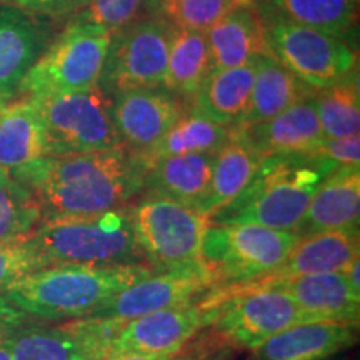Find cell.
Listing matches in <instances>:
<instances>
[{
    "label": "cell",
    "mask_w": 360,
    "mask_h": 360,
    "mask_svg": "<svg viewBox=\"0 0 360 360\" xmlns=\"http://www.w3.org/2000/svg\"><path fill=\"white\" fill-rule=\"evenodd\" d=\"M13 177L32 192L45 222L90 217L127 207L143 188V165L127 147H117L42 157Z\"/></svg>",
    "instance_id": "6da1fadb"
},
{
    "label": "cell",
    "mask_w": 360,
    "mask_h": 360,
    "mask_svg": "<svg viewBox=\"0 0 360 360\" xmlns=\"http://www.w3.org/2000/svg\"><path fill=\"white\" fill-rule=\"evenodd\" d=\"M159 270L146 265L87 267L51 265L25 274L0 289L20 312L40 319H84L101 310L112 297Z\"/></svg>",
    "instance_id": "7a4b0ae2"
},
{
    "label": "cell",
    "mask_w": 360,
    "mask_h": 360,
    "mask_svg": "<svg viewBox=\"0 0 360 360\" xmlns=\"http://www.w3.org/2000/svg\"><path fill=\"white\" fill-rule=\"evenodd\" d=\"M337 169L312 154L265 157L250 182L209 224H259L295 232L321 180Z\"/></svg>",
    "instance_id": "3957f363"
},
{
    "label": "cell",
    "mask_w": 360,
    "mask_h": 360,
    "mask_svg": "<svg viewBox=\"0 0 360 360\" xmlns=\"http://www.w3.org/2000/svg\"><path fill=\"white\" fill-rule=\"evenodd\" d=\"M25 244L42 267H152L135 238L130 207L90 217L45 220Z\"/></svg>",
    "instance_id": "277c9868"
},
{
    "label": "cell",
    "mask_w": 360,
    "mask_h": 360,
    "mask_svg": "<svg viewBox=\"0 0 360 360\" xmlns=\"http://www.w3.org/2000/svg\"><path fill=\"white\" fill-rule=\"evenodd\" d=\"M110 40L109 30L77 15L47 45L17 92L25 97H49L97 87Z\"/></svg>",
    "instance_id": "5b68a950"
},
{
    "label": "cell",
    "mask_w": 360,
    "mask_h": 360,
    "mask_svg": "<svg viewBox=\"0 0 360 360\" xmlns=\"http://www.w3.org/2000/svg\"><path fill=\"white\" fill-rule=\"evenodd\" d=\"M215 304L212 326L217 334L233 345L254 350L269 337L292 326L315 319L297 305L289 295L274 287L236 283L207 292Z\"/></svg>",
    "instance_id": "8992f818"
},
{
    "label": "cell",
    "mask_w": 360,
    "mask_h": 360,
    "mask_svg": "<svg viewBox=\"0 0 360 360\" xmlns=\"http://www.w3.org/2000/svg\"><path fill=\"white\" fill-rule=\"evenodd\" d=\"M137 244L155 270L182 269L204 262L205 233L209 219L167 197L147 193L130 207Z\"/></svg>",
    "instance_id": "52a82bcc"
},
{
    "label": "cell",
    "mask_w": 360,
    "mask_h": 360,
    "mask_svg": "<svg viewBox=\"0 0 360 360\" xmlns=\"http://www.w3.org/2000/svg\"><path fill=\"white\" fill-rule=\"evenodd\" d=\"M299 233L277 231L259 224L209 225L202 260L217 285L245 283L267 277L289 257Z\"/></svg>",
    "instance_id": "ba28073f"
},
{
    "label": "cell",
    "mask_w": 360,
    "mask_h": 360,
    "mask_svg": "<svg viewBox=\"0 0 360 360\" xmlns=\"http://www.w3.org/2000/svg\"><path fill=\"white\" fill-rule=\"evenodd\" d=\"M47 141V155H75L124 147L112 117V98L102 89L34 97Z\"/></svg>",
    "instance_id": "9c48e42d"
},
{
    "label": "cell",
    "mask_w": 360,
    "mask_h": 360,
    "mask_svg": "<svg viewBox=\"0 0 360 360\" xmlns=\"http://www.w3.org/2000/svg\"><path fill=\"white\" fill-rule=\"evenodd\" d=\"M265 42L276 60L312 90H323L357 70V53L334 35L259 12Z\"/></svg>",
    "instance_id": "30bf717a"
},
{
    "label": "cell",
    "mask_w": 360,
    "mask_h": 360,
    "mask_svg": "<svg viewBox=\"0 0 360 360\" xmlns=\"http://www.w3.org/2000/svg\"><path fill=\"white\" fill-rule=\"evenodd\" d=\"M172 25L162 17L135 20L112 35L98 89L107 96L162 87L167 74Z\"/></svg>",
    "instance_id": "8fae6325"
},
{
    "label": "cell",
    "mask_w": 360,
    "mask_h": 360,
    "mask_svg": "<svg viewBox=\"0 0 360 360\" xmlns=\"http://www.w3.org/2000/svg\"><path fill=\"white\" fill-rule=\"evenodd\" d=\"M215 285L217 281L205 262L159 270L125 287L90 317L129 322L157 310L191 304L195 297L205 295Z\"/></svg>",
    "instance_id": "7c38bea8"
},
{
    "label": "cell",
    "mask_w": 360,
    "mask_h": 360,
    "mask_svg": "<svg viewBox=\"0 0 360 360\" xmlns=\"http://www.w3.org/2000/svg\"><path fill=\"white\" fill-rule=\"evenodd\" d=\"M120 323L84 317L57 327L13 328L7 344L13 360H109Z\"/></svg>",
    "instance_id": "4fadbf2b"
},
{
    "label": "cell",
    "mask_w": 360,
    "mask_h": 360,
    "mask_svg": "<svg viewBox=\"0 0 360 360\" xmlns=\"http://www.w3.org/2000/svg\"><path fill=\"white\" fill-rule=\"evenodd\" d=\"M215 317V304L202 299L199 304L157 310L134 321L122 322L110 344V359L117 355L146 354L174 355Z\"/></svg>",
    "instance_id": "5bb4252c"
},
{
    "label": "cell",
    "mask_w": 360,
    "mask_h": 360,
    "mask_svg": "<svg viewBox=\"0 0 360 360\" xmlns=\"http://www.w3.org/2000/svg\"><path fill=\"white\" fill-rule=\"evenodd\" d=\"M110 98L120 141L134 154L150 148L187 114L180 97L167 89H130L117 92Z\"/></svg>",
    "instance_id": "9a60e30c"
},
{
    "label": "cell",
    "mask_w": 360,
    "mask_h": 360,
    "mask_svg": "<svg viewBox=\"0 0 360 360\" xmlns=\"http://www.w3.org/2000/svg\"><path fill=\"white\" fill-rule=\"evenodd\" d=\"M314 96L295 102L262 124L232 127V134L260 155L309 154L323 139Z\"/></svg>",
    "instance_id": "2e32d148"
},
{
    "label": "cell",
    "mask_w": 360,
    "mask_h": 360,
    "mask_svg": "<svg viewBox=\"0 0 360 360\" xmlns=\"http://www.w3.org/2000/svg\"><path fill=\"white\" fill-rule=\"evenodd\" d=\"M360 165H340L321 180L310 197L299 237L328 231H359Z\"/></svg>",
    "instance_id": "e0dca14e"
},
{
    "label": "cell",
    "mask_w": 360,
    "mask_h": 360,
    "mask_svg": "<svg viewBox=\"0 0 360 360\" xmlns=\"http://www.w3.org/2000/svg\"><path fill=\"white\" fill-rule=\"evenodd\" d=\"M359 323L310 321L269 337L249 360H327L357 340Z\"/></svg>",
    "instance_id": "ac0fdd59"
},
{
    "label": "cell",
    "mask_w": 360,
    "mask_h": 360,
    "mask_svg": "<svg viewBox=\"0 0 360 360\" xmlns=\"http://www.w3.org/2000/svg\"><path fill=\"white\" fill-rule=\"evenodd\" d=\"M245 283L282 290L315 321L359 323L360 294L352 290L344 272L314 274L270 283Z\"/></svg>",
    "instance_id": "d6986e66"
},
{
    "label": "cell",
    "mask_w": 360,
    "mask_h": 360,
    "mask_svg": "<svg viewBox=\"0 0 360 360\" xmlns=\"http://www.w3.org/2000/svg\"><path fill=\"white\" fill-rule=\"evenodd\" d=\"M360 259L359 231H328L299 237L289 257L267 277L252 281L270 283L314 274L344 272Z\"/></svg>",
    "instance_id": "ffe728a7"
},
{
    "label": "cell",
    "mask_w": 360,
    "mask_h": 360,
    "mask_svg": "<svg viewBox=\"0 0 360 360\" xmlns=\"http://www.w3.org/2000/svg\"><path fill=\"white\" fill-rule=\"evenodd\" d=\"M47 37L35 15L0 6V96H15L27 72L47 49Z\"/></svg>",
    "instance_id": "44dd1931"
},
{
    "label": "cell",
    "mask_w": 360,
    "mask_h": 360,
    "mask_svg": "<svg viewBox=\"0 0 360 360\" xmlns=\"http://www.w3.org/2000/svg\"><path fill=\"white\" fill-rule=\"evenodd\" d=\"M205 35L210 51V69H232L270 56L264 22L255 4L229 12Z\"/></svg>",
    "instance_id": "7402d4cb"
},
{
    "label": "cell",
    "mask_w": 360,
    "mask_h": 360,
    "mask_svg": "<svg viewBox=\"0 0 360 360\" xmlns=\"http://www.w3.org/2000/svg\"><path fill=\"white\" fill-rule=\"evenodd\" d=\"M214 157L215 154L210 152H197L152 162L143 167V187L148 193L167 197L199 210L209 191Z\"/></svg>",
    "instance_id": "603a6c76"
},
{
    "label": "cell",
    "mask_w": 360,
    "mask_h": 360,
    "mask_svg": "<svg viewBox=\"0 0 360 360\" xmlns=\"http://www.w3.org/2000/svg\"><path fill=\"white\" fill-rule=\"evenodd\" d=\"M255 60L232 69H210L193 97V112L225 127L240 122L250 102Z\"/></svg>",
    "instance_id": "cb8c5ba5"
},
{
    "label": "cell",
    "mask_w": 360,
    "mask_h": 360,
    "mask_svg": "<svg viewBox=\"0 0 360 360\" xmlns=\"http://www.w3.org/2000/svg\"><path fill=\"white\" fill-rule=\"evenodd\" d=\"M47 157V141L37 102L25 97L12 102L0 115V169L17 174Z\"/></svg>",
    "instance_id": "d4e9b609"
},
{
    "label": "cell",
    "mask_w": 360,
    "mask_h": 360,
    "mask_svg": "<svg viewBox=\"0 0 360 360\" xmlns=\"http://www.w3.org/2000/svg\"><path fill=\"white\" fill-rule=\"evenodd\" d=\"M312 92L315 90L300 82L272 56L259 57L255 60V77L249 107L240 122L233 127L267 122L295 102L312 96Z\"/></svg>",
    "instance_id": "484cf974"
},
{
    "label": "cell",
    "mask_w": 360,
    "mask_h": 360,
    "mask_svg": "<svg viewBox=\"0 0 360 360\" xmlns=\"http://www.w3.org/2000/svg\"><path fill=\"white\" fill-rule=\"evenodd\" d=\"M262 160L264 157L259 152L232 134L229 142L214 157L209 191L202 200L199 212L209 219L236 199L257 172Z\"/></svg>",
    "instance_id": "4316f807"
},
{
    "label": "cell",
    "mask_w": 360,
    "mask_h": 360,
    "mask_svg": "<svg viewBox=\"0 0 360 360\" xmlns=\"http://www.w3.org/2000/svg\"><path fill=\"white\" fill-rule=\"evenodd\" d=\"M231 135L232 127L215 124L192 110L177 120L150 148L135 155L146 167L152 162L174 155L197 154V152L217 154L229 142Z\"/></svg>",
    "instance_id": "83f0119b"
},
{
    "label": "cell",
    "mask_w": 360,
    "mask_h": 360,
    "mask_svg": "<svg viewBox=\"0 0 360 360\" xmlns=\"http://www.w3.org/2000/svg\"><path fill=\"white\" fill-rule=\"evenodd\" d=\"M210 72V51L205 32L172 25L167 74L162 87L175 96L193 101Z\"/></svg>",
    "instance_id": "f1b7e54d"
},
{
    "label": "cell",
    "mask_w": 360,
    "mask_h": 360,
    "mask_svg": "<svg viewBox=\"0 0 360 360\" xmlns=\"http://www.w3.org/2000/svg\"><path fill=\"white\" fill-rule=\"evenodd\" d=\"M259 12H272L295 24L342 39L357 17V0H255Z\"/></svg>",
    "instance_id": "f546056e"
},
{
    "label": "cell",
    "mask_w": 360,
    "mask_h": 360,
    "mask_svg": "<svg viewBox=\"0 0 360 360\" xmlns=\"http://www.w3.org/2000/svg\"><path fill=\"white\" fill-rule=\"evenodd\" d=\"M42 222L32 192L0 169V245L24 244Z\"/></svg>",
    "instance_id": "4dcf8cb0"
},
{
    "label": "cell",
    "mask_w": 360,
    "mask_h": 360,
    "mask_svg": "<svg viewBox=\"0 0 360 360\" xmlns=\"http://www.w3.org/2000/svg\"><path fill=\"white\" fill-rule=\"evenodd\" d=\"M317 92L314 101L323 139H342L359 134L360 94L357 70L340 82Z\"/></svg>",
    "instance_id": "1f68e13d"
},
{
    "label": "cell",
    "mask_w": 360,
    "mask_h": 360,
    "mask_svg": "<svg viewBox=\"0 0 360 360\" xmlns=\"http://www.w3.org/2000/svg\"><path fill=\"white\" fill-rule=\"evenodd\" d=\"M252 4L255 0H170L159 13L179 29L207 32L229 12Z\"/></svg>",
    "instance_id": "d6a6232c"
},
{
    "label": "cell",
    "mask_w": 360,
    "mask_h": 360,
    "mask_svg": "<svg viewBox=\"0 0 360 360\" xmlns=\"http://www.w3.org/2000/svg\"><path fill=\"white\" fill-rule=\"evenodd\" d=\"M143 2L146 0H89L79 17L103 27L114 35L137 20Z\"/></svg>",
    "instance_id": "836d02e7"
},
{
    "label": "cell",
    "mask_w": 360,
    "mask_h": 360,
    "mask_svg": "<svg viewBox=\"0 0 360 360\" xmlns=\"http://www.w3.org/2000/svg\"><path fill=\"white\" fill-rule=\"evenodd\" d=\"M37 269H42V265L25 242L0 245V289Z\"/></svg>",
    "instance_id": "e575fe53"
},
{
    "label": "cell",
    "mask_w": 360,
    "mask_h": 360,
    "mask_svg": "<svg viewBox=\"0 0 360 360\" xmlns=\"http://www.w3.org/2000/svg\"><path fill=\"white\" fill-rule=\"evenodd\" d=\"M309 154L330 162L335 167L360 165V135L355 134L342 139H322L321 143Z\"/></svg>",
    "instance_id": "d590c367"
},
{
    "label": "cell",
    "mask_w": 360,
    "mask_h": 360,
    "mask_svg": "<svg viewBox=\"0 0 360 360\" xmlns=\"http://www.w3.org/2000/svg\"><path fill=\"white\" fill-rule=\"evenodd\" d=\"M89 0H0V6L17 8L29 15L64 17L79 12L87 6Z\"/></svg>",
    "instance_id": "8d00e7d4"
},
{
    "label": "cell",
    "mask_w": 360,
    "mask_h": 360,
    "mask_svg": "<svg viewBox=\"0 0 360 360\" xmlns=\"http://www.w3.org/2000/svg\"><path fill=\"white\" fill-rule=\"evenodd\" d=\"M359 260L360 259L354 260V262L344 270L345 277H347L349 285L352 287V290L355 292V294H360V282H359V267H360V265H359Z\"/></svg>",
    "instance_id": "74e56055"
},
{
    "label": "cell",
    "mask_w": 360,
    "mask_h": 360,
    "mask_svg": "<svg viewBox=\"0 0 360 360\" xmlns=\"http://www.w3.org/2000/svg\"><path fill=\"white\" fill-rule=\"evenodd\" d=\"M174 355H146V354H127V355H117L109 360H174Z\"/></svg>",
    "instance_id": "f35d334b"
},
{
    "label": "cell",
    "mask_w": 360,
    "mask_h": 360,
    "mask_svg": "<svg viewBox=\"0 0 360 360\" xmlns=\"http://www.w3.org/2000/svg\"><path fill=\"white\" fill-rule=\"evenodd\" d=\"M8 334H11V332H8ZM8 334H0V360H13L11 349H8L7 344Z\"/></svg>",
    "instance_id": "ab89813d"
},
{
    "label": "cell",
    "mask_w": 360,
    "mask_h": 360,
    "mask_svg": "<svg viewBox=\"0 0 360 360\" xmlns=\"http://www.w3.org/2000/svg\"><path fill=\"white\" fill-rule=\"evenodd\" d=\"M146 2H147V6L152 8V11L160 12L162 7H164L165 4H169L170 0H146Z\"/></svg>",
    "instance_id": "60d3db41"
},
{
    "label": "cell",
    "mask_w": 360,
    "mask_h": 360,
    "mask_svg": "<svg viewBox=\"0 0 360 360\" xmlns=\"http://www.w3.org/2000/svg\"><path fill=\"white\" fill-rule=\"evenodd\" d=\"M13 102V96H0V115L4 114V110Z\"/></svg>",
    "instance_id": "b9f144b4"
},
{
    "label": "cell",
    "mask_w": 360,
    "mask_h": 360,
    "mask_svg": "<svg viewBox=\"0 0 360 360\" xmlns=\"http://www.w3.org/2000/svg\"><path fill=\"white\" fill-rule=\"evenodd\" d=\"M174 360H192V359H188V357H180V352H177V354H175Z\"/></svg>",
    "instance_id": "7bdbcfd3"
}]
</instances>
